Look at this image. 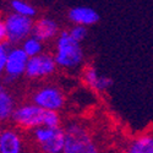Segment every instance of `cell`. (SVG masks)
Here are the masks:
<instances>
[{
    "label": "cell",
    "instance_id": "52a82bcc",
    "mask_svg": "<svg viewBox=\"0 0 153 153\" xmlns=\"http://www.w3.org/2000/svg\"><path fill=\"white\" fill-rule=\"evenodd\" d=\"M58 65L53 53L44 52L34 58L28 59L26 77L31 81H44L56 72Z\"/></svg>",
    "mask_w": 153,
    "mask_h": 153
},
{
    "label": "cell",
    "instance_id": "6da1fadb",
    "mask_svg": "<svg viewBox=\"0 0 153 153\" xmlns=\"http://www.w3.org/2000/svg\"><path fill=\"white\" fill-rule=\"evenodd\" d=\"M53 56L58 69L66 72H76L82 70L86 59L82 44L72 39L68 30L61 31L54 42Z\"/></svg>",
    "mask_w": 153,
    "mask_h": 153
},
{
    "label": "cell",
    "instance_id": "3957f363",
    "mask_svg": "<svg viewBox=\"0 0 153 153\" xmlns=\"http://www.w3.org/2000/svg\"><path fill=\"white\" fill-rule=\"evenodd\" d=\"M30 100L45 111H60L65 108L66 96L55 83H43L32 91Z\"/></svg>",
    "mask_w": 153,
    "mask_h": 153
},
{
    "label": "cell",
    "instance_id": "9c48e42d",
    "mask_svg": "<svg viewBox=\"0 0 153 153\" xmlns=\"http://www.w3.org/2000/svg\"><path fill=\"white\" fill-rule=\"evenodd\" d=\"M25 134L15 126H5L0 135V153H26Z\"/></svg>",
    "mask_w": 153,
    "mask_h": 153
},
{
    "label": "cell",
    "instance_id": "4fadbf2b",
    "mask_svg": "<svg viewBox=\"0 0 153 153\" xmlns=\"http://www.w3.org/2000/svg\"><path fill=\"white\" fill-rule=\"evenodd\" d=\"M17 104V100L9 86L0 81V124L11 121Z\"/></svg>",
    "mask_w": 153,
    "mask_h": 153
},
{
    "label": "cell",
    "instance_id": "7a4b0ae2",
    "mask_svg": "<svg viewBox=\"0 0 153 153\" xmlns=\"http://www.w3.org/2000/svg\"><path fill=\"white\" fill-rule=\"evenodd\" d=\"M65 130V146L62 153H100L96 138L81 123H70Z\"/></svg>",
    "mask_w": 153,
    "mask_h": 153
},
{
    "label": "cell",
    "instance_id": "ac0fdd59",
    "mask_svg": "<svg viewBox=\"0 0 153 153\" xmlns=\"http://www.w3.org/2000/svg\"><path fill=\"white\" fill-rule=\"evenodd\" d=\"M9 49H10V47L7 45V43L0 44V81H1V79L5 76V66H6Z\"/></svg>",
    "mask_w": 153,
    "mask_h": 153
},
{
    "label": "cell",
    "instance_id": "2e32d148",
    "mask_svg": "<svg viewBox=\"0 0 153 153\" xmlns=\"http://www.w3.org/2000/svg\"><path fill=\"white\" fill-rule=\"evenodd\" d=\"M20 47L28 58H34L45 52V44L34 36H31L27 39H25Z\"/></svg>",
    "mask_w": 153,
    "mask_h": 153
},
{
    "label": "cell",
    "instance_id": "8fae6325",
    "mask_svg": "<svg viewBox=\"0 0 153 153\" xmlns=\"http://www.w3.org/2000/svg\"><path fill=\"white\" fill-rule=\"evenodd\" d=\"M82 81L83 83L97 93L107 92L113 85V80L107 75L102 74L97 68L88 65L82 69Z\"/></svg>",
    "mask_w": 153,
    "mask_h": 153
},
{
    "label": "cell",
    "instance_id": "d6986e66",
    "mask_svg": "<svg viewBox=\"0 0 153 153\" xmlns=\"http://www.w3.org/2000/svg\"><path fill=\"white\" fill-rule=\"evenodd\" d=\"M6 42H7V38H6V28H5L4 19L0 17V44H4Z\"/></svg>",
    "mask_w": 153,
    "mask_h": 153
},
{
    "label": "cell",
    "instance_id": "ba28073f",
    "mask_svg": "<svg viewBox=\"0 0 153 153\" xmlns=\"http://www.w3.org/2000/svg\"><path fill=\"white\" fill-rule=\"evenodd\" d=\"M28 56L25 54V52L19 45L10 47L9 54L6 59V66H5V76L4 80L5 83H14L19 81L21 77L26 76Z\"/></svg>",
    "mask_w": 153,
    "mask_h": 153
},
{
    "label": "cell",
    "instance_id": "277c9868",
    "mask_svg": "<svg viewBox=\"0 0 153 153\" xmlns=\"http://www.w3.org/2000/svg\"><path fill=\"white\" fill-rule=\"evenodd\" d=\"M45 113H47L45 110L32 103L31 100L21 102V103L17 104L14 111V115H12L11 119L12 126L17 127L22 132L23 131L32 132L38 127L44 126Z\"/></svg>",
    "mask_w": 153,
    "mask_h": 153
},
{
    "label": "cell",
    "instance_id": "8992f818",
    "mask_svg": "<svg viewBox=\"0 0 153 153\" xmlns=\"http://www.w3.org/2000/svg\"><path fill=\"white\" fill-rule=\"evenodd\" d=\"M5 28H6V38L10 44H20L33 34V25L34 20L20 16L14 12H7L3 17Z\"/></svg>",
    "mask_w": 153,
    "mask_h": 153
},
{
    "label": "cell",
    "instance_id": "5bb4252c",
    "mask_svg": "<svg viewBox=\"0 0 153 153\" xmlns=\"http://www.w3.org/2000/svg\"><path fill=\"white\" fill-rule=\"evenodd\" d=\"M123 153H153V135H137L127 142Z\"/></svg>",
    "mask_w": 153,
    "mask_h": 153
},
{
    "label": "cell",
    "instance_id": "e0dca14e",
    "mask_svg": "<svg viewBox=\"0 0 153 153\" xmlns=\"http://www.w3.org/2000/svg\"><path fill=\"white\" fill-rule=\"evenodd\" d=\"M69 34L72 37V39H75L76 42H79L82 44V42L87 38L88 36V27L85 26H76V25H72V26L68 30Z\"/></svg>",
    "mask_w": 153,
    "mask_h": 153
},
{
    "label": "cell",
    "instance_id": "9a60e30c",
    "mask_svg": "<svg viewBox=\"0 0 153 153\" xmlns=\"http://www.w3.org/2000/svg\"><path fill=\"white\" fill-rule=\"evenodd\" d=\"M9 6L11 12L32 20H34L38 14L37 7L28 1H25V0H11L9 3Z\"/></svg>",
    "mask_w": 153,
    "mask_h": 153
},
{
    "label": "cell",
    "instance_id": "5b68a950",
    "mask_svg": "<svg viewBox=\"0 0 153 153\" xmlns=\"http://www.w3.org/2000/svg\"><path fill=\"white\" fill-rule=\"evenodd\" d=\"M31 134L33 146L38 153H62L65 146V130L64 127H38Z\"/></svg>",
    "mask_w": 153,
    "mask_h": 153
},
{
    "label": "cell",
    "instance_id": "7c38bea8",
    "mask_svg": "<svg viewBox=\"0 0 153 153\" xmlns=\"http://www.w3.org/2000/svg\"><path fill=\"white\" fill-rule=\"evenodd\" d=\"M68 19L72 25L76 26H93L96 25L100 16L98 14V11L91 6L86 5H77L74 6L68 11Z\"/></svg>",
    "mask_w": 153,
    "mask_h": 153
},
{
    "label": "cell",
    "instance_id": "30bf717a",
    "mask_svg": "<svg viewBox=\"0 0 153 153\" xmlns=\"http://www.w3.org/2000/svg\"><path fill=\"white\" fill-rule=\"evenodd\" d=\"M60 33H61V30H60L59 23L53 17L42 16L34 20L32 36H34L39 41H42L44 44L55 42Z\"/></svg>",
    "mask_w": 153,
    "mask_h": 153
},
{
    "label": "cell",
    "instance_id": "ffe728a7",
    "mask_svg": "<svg viewBox=\"0 0 153 153\" xmlns=\"http://www.w3.org/2000/svg\"><path fill=\"white\" fill-rule=\"evenodd\" d=\"M3 129H4V127H3V125L0 124V135H1V131H3Z\"/></svg>",
    "mask_w": 153,
    "mask_h": 153
}]
</instances>
